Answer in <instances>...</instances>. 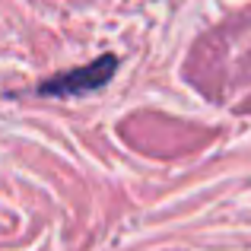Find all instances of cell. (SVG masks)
<instances>
[{
  "label": "cell",
  "instance_id": "1",
  "mask_svg": "<svg viewBox=\"0 0 251 251\" xmlns=\"http://www.w3.org/2000/svg\"><path fill=\"white\" fill-rule=\"evenodd\" d=\"M118 67V57L115 54H105L99 61L86 64V67H76V70H67V74H57L54 80H48L42 86L45 96H86V92L99 89L111 80Z\"/></svg>",
  "mask_w": 251,
  "mask_h": 251
}]
</instances>
